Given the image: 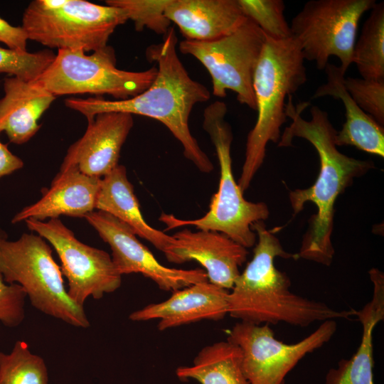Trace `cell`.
Segmentation results:
<instances>
[{
    "label": "cell",
    "instance_id": "cell-13",
    "mask_svg": "<svg viewBox=\"0 0 384 384\" xmlns=\"http://www.w3.org/2000/svg\"><path fill=\"white\" fill-rule=\"evenodd\" d=\"M112 250V260L117 272L123 274L139 273L153 281L160 289L176 291L193 284L208 281L203 269L183 270L161 265L137 238L133 230L113 215L94 210L84 216Z\"/></svg>",
    "mask_w": 384,
    "mask_h": 384
},
{
    "label": "cell",
    "instance_id": "cell-12",
    "mask_svg": "<svg viewBox=\"0 0 384 384\" xmlns=\"http://www.w3.org/2000/svg\"><path fill=\"white\" fill-rule=\"evenodd\" d=\"M25 222L30 230L36 232L54 248L61 262L62 274L68 279V294L77 304L84 307L88 297L99 299L120 287L122 275L116 270L111 256L102 250L80 242L60 220L28 219Z\"/></svg>",
    "mask_w": 384,
    "mask_h": 384
},
{
    "label": "cell",
    "instance_id": "cell-31",
    "mask_svg": "<svg viewBox=\"0 0 384 384\" xmlns=\"http://www.w3.org/2000/svg\"><path fill=\"white\" fill-rule=\"evenodd\" d=\"M26 33L22 26H14L0 17V42L9 48L27 50Z\"/></svg>",
    "mask_w": 384,
    "mask_h": 384
},
{
    "label": "cell",
    "instance_id": "cell-8",
    "mask_svg": "<svg viewBox=\"0 0 384 384\" xmlns=\"http://www.w3.org/2000/svg\"><path fill=\"white\" fill-rule=\"evenodd\" d=\"M156 74L155 66L143 71L117 68L114 50L107 45L88 55L82 50H58L53 62L33 82L55 97L108 95L122 100L146 90Z\"/></svg>",
    "mask_w": 384,
    "mask_h": 384
},
{
    "label": "cell",
    "instance_id": "cell-30",
    "mask_svg": "<svg viewBox=\"0 0 384 384\" xmlns=\"http://www.w3.org/2000/svg\"><path fill=\"white\" fill-rule=\"evenodd\" d=\"M26 293L17 284L6 282L0 274V321L7 327L20 325L25 318Z\"/></svg>",
    "mask_w": 384,
    "mask_h": 384
},
{
    "label": "cell",
    "instance_id": "cell-17",
    "mask_svg": "<svg viewBox=\"0 0 384 384\" xmlns=\"http://www.w3.org/2000/svg\"><path fill=\"white\" fill-rule=\"evenodd\" d=\"M100 182V178L82 174L76 167L60 169L50 187L42 190L41 198L16 213L11 222L45 221L61 215L84 218L96 209Z\"/></svg>",
    "mask_w": 384,
    "mask_h": 384
},
{
    "label": "cell",
    "instance_id": "cell-9",
    "mask_svg": "<svg viewBox=\"0 0 384 384\" xmlns=\"http://www.w3.org/2000/svg\"><path fill=\"white\" fill-rule=\"evenodd\" d=\"M375 0H311L292 20V37L304 60L324 70L331 56L336 57L346 74L353 63L358 23L371 10Z\"/></svg>",
    "mask_w": 384,
    "mask_h": 384
},
{
    "label": "cell",
    "instance_id": "cell-4",
    "mask_svg": "<svg viewBox=\"0 0 384 384\" xmlns=\"http://www.w3.org/2000/svg\"><path fill=\"white\" fill-rule=\"evenodd\" d=\"M307 80L304 58L293 38L266 36L252 80L257 117L247 137L245 160L238 186L244 193L262 165L270 142L278 143L287 121L286 99Z\"/></svg>",
    "mask_w": 384,
    "mask_h": 384
},
{
    "label": "cell",
    "instance_id": "cell-32",
    "mask_svg": "<svg viewBox=\"0 0 384 384\" xmlns=\"http://www.w3.org/2000/svg\"><path fill=\"white\" fill-rule=\"evenodd\" d=\"M23 166V161L0 141V178L21 169Z\"/></svg>",
    "mask_w": 384,
    "mask_h": 384
},
{
    "label": "cell",
    "instance_id": "cell-29",
    "mask_svg": "<svg viewBox=\"0 0 384 384\" xmlns=\"http://www.w3.org/2000/svg\"><path fill=\"white\" fill-rule=\"evenodd\" d=\"M343 85L357 105L380 125H384V80L347 77Z\"/></svg>",
    "mask_w": 384,
    "mask_h": 384
},
{
    "label": "cell",
    "instance_id": "cell-18",
    "mask_svg": "<svg viewBox=\"0 0 384 384\" xmlns=\"http://www.w3.org/2000/svg\"><path fill=\"white\" fill-rule=\"evenodd\" d=\"M165 14L186 40L195 41L229 35L247 18L238 0H169Z\"/></svg>",
    "mask_w": 384,
    "mask_h": 384
},
{
    "label": "cell",
    "instance_id": "cell-5",
    "mask_svg": "<svg viewBox=\"0 0 384 384\" xmlns=\"http://www.w3.org/2000/svg\"><path fill=\"white\" fill-rule=\"evenodd\" d=\"M227 112L226 104L221 101L211 103L203 112V127L215 149L220 172L218 189L210 199L208 211L195 220H181L166 213L159 220L166 225V230L193 225L198 230L220 232L247 249L257 242L251 226L267 219L270 210L264 202L245 200L235 180L230 156L233 137L230 125L225 120Z\"/></svg>",
    "mask_w": 384,
    "mask_h": 384
},
{
    "label": "cell",
    "instance_id": "cell-26",
    "mask_svg": "<svg viewBox=\"0 0 384 384\" xmlns=\"http://www.w3.org/2000/svg\"><path fill=\"white\" fill-rule=\"evenodd\" d=\"M245 16L274 40L292 37L282 0H238Z\"/></svg>",
    "mask_w": 384,
    "mask_h": 384
},
{
    "label": "cell",
    "instance_id": "cell-1",
    "mask_svg": "<svg viewBox=\"0 0 384 384\" xmlns=\"http://www.w3.org/2000/svg\"><path fill=\"white\" fill-rule=\"evenodd\" d=\"M287 100L285 113L292 123L281 134L278 146H292L294 138H303L315 148L320 161L319 173L314 183L307 188L296 189L289 193L294 215L302 211L308 202L313 203L317 208L316 213L309 220V228L303 235L297 258L330 266L335 254L331 235L336 201L353 183L355 178L365 175L374 169L375 165L373 161L348 156L337 149L334 142L337 131L325 110L312 105L311 119L306 120L302 113L310 102H302L294 105L292 95Z\"/></svg>",
    "mask_w": 384,
    "mask_h": 384
},
{
    "label": "cell",
    "instance_id": "cell-3",
    "mask_svg": "<svg viewBox=\"0 0 384 384\" xmlns=\"http://www.w3.org/2000/svg\"><path fill=\"white\" fill-rule=\"evenodd\" d=\"M251 228L257 242L252 260L229 292L228 315L257 325L285 323L300 327L354 316V309L336 310L323 302L293 293L289 277L276 268L274 259H297V255L283 249L264 221L254 223Z\"/></svg>",
    "mask_w": 384,
    "mask_h": 384
},
{
    "label": "cell",
    "instance_id": "cell-21",
    "mask_svg": "<svg viewBox=\"0 0 384 384\" xmlns=\"http://www.w3.org/2000/svg\"><path fill=\"white\" fill-rule=\"evenodd\" d=\"M95 208L107 213L129 226L137 236L151 243L166 256L176 240L150 226L143 218L133 185L123 165L101 178Z\"/></svg>",
    "mask_w": 384,
    "mask_h": 384
},
{
    "label": "cell",
    "instance_id": "cell-6",
    "mask_svg": "<svg viewBox=\"0 0 384 384\" xmlns=\"http://www.w3.org/2000/svg\"><path fill=\"white\" fill-rule=\"evenodd\" d=\"M128 21L125 11L85 0H34L22 28L28 40L57 50L93 52L107 46L114 30Z\"/></svg>",
    "mask_w": 384,
    "mask_h": 384
},
{
    "label": "cell",
    "instance_id": "cell-15",
    "mask_svg": "<svg viewBox=\"0 0 384 384\" xmlns=\"http://www.w3.org/2000/svg\"><path fill=\"white\" fill-rule=\"evenodd\" d=\"M172 236L176 242L166 256L169 262L195 260L204 267L209 282L229 291L232 289L240 267L247 260V248L214 230L184 229Z\"/></svg>",
    "mask_w": 384,
    "mask_h": 384
},
{
    "label": "cell",
    "instance_id": "cell-23",
    "mask_svg": "<svg viewBox=\"0 0 384 384\" xmlns=\"http://www.w3.org/2000/svg\"><path fill=\"white\" fill-rule=\"evenodd\" d=\"M176 375L181 380L200 384H250L242 370L241 351L228 340L203 347L193 364L177 368Z\"/></svg>",
    "mask_w": 384,
    "mask_h": 384
},
{
    "label": "cell",
    "instance_id": "cell-10",
    "mask_svg": "<svg viewBox=\"0 0 384 384\" xmlns=\"http://www.w3.org/2000/svg\"><path fill=\"white\" fill-rule=\"evenodd\" d=\"M265 33L251 20L235 31L211 41H181V53L199 60L212 80L213 95L225 97L235 92L237 100L256 111L252 87L254 73L266 40Z\"/></svg>",
    "mask_w": 384,
    "mask_h": 384
},
{
    "label": "cell",
    "instance_id": "cell-2",
    "mask_svg": "<svg viewBox=\"0 0 384 384\" xmlns=\"http://www.w3.org/2000/svg\"><path fill=\"white\" fill-rule=\"evenodd\" d=\"M178 38L170 27L161 43L147 47L146 60L156 63L157 74L151 85L140 94L122 100L103 98H68L65 105L83 114L87 122L103 112H119L155 119L164 124L181 144L183 154L203 173L213 165L193 137L188 126L193 107L208 101V89L188 75L177 54Z\"/></svg>",
    "mask_w": 384,
    "mask_h": 384
},
{
    "label": "cell",
    "instance_id": "cell-14",
    "mask_svg": "<svg viewBox=\"0 0 384 384\" xmlns=\"http://www.w3.org/2000/svg\"><path fill=\"white\" fill-rule=\"evenodd\" d=\"M134 125L133 115L109 112L87 122L83 136L68 148L60 169L76 167L102 178L119 164L121 149Z\"/></svg>",
    "mask_w": 384,
    "mask_h": 384
},
{
    "label": "cell",
    "instance_id": "cell-24",
    "mask_svg": "<svg viewBox=\"0 0 384 384\" xmlns=\"http://www.w3.org/2000/svg\"><path fill=\"white\" fill-rule=\"evenodd\" d=\"M362 78L384 80V3H375L356 41L353 63Z\"/></svg>",
    "mask_w": 384,
    "mask_h": 384
},
{
    "label": "cell",
    "instance_id": "cell-19",
    "mask_svg": "<svg viewBox=\"0 0 384 384\" xmlns=\"http://www.w3.org/2000/svg\"><path fill=\"white\" fill-rule=\"evenodd\" d=\"M4 96L0 99V134L9 141L22 144L39 130L38 121L55 97L34 82L16 77L4 80Z\"/></svg>",
    "mask_w": 384,
    "mask_h": 384
},
{
    "label": "cell",
    "instance_id": "cell-16",
    "mask_svg": "<svg viewBox=\"0 0 384 384\" xmlns=\"http://www.w3.org/2000/svg\"><path fill=\"white\" fill-rule=\"evenodd\" d=\"M229 292L208 281L198 282L173 292L161 302L133 311L129 319L134 321L159 319V331L201 320H220L228 314Z\"/></svg>",
    "mask_w": 384,
    "mask_h": 384
},
{
    "label": "cell",
    "instance_id": "cell-25",
    "mask_svg": "<svg viewBox=\"0 0 384 384\" xmlns=\"http://www.w3.org/2000/svg\"><path fill=\"white\" fill-rule=\"evenodd\" d=\"M43 358L33 353L28 343L17 341L9 353L0 351V384H48Z\"/></svg>",
    "mask_w": 384,
    "mask_h": 384
},
{
    "label": "cell",
    "instance_id": "cell-7",
    "mask_svg": "<svg viewBox=\"0 0 384 384\" xmlns=\"http://www.w3.org/2000/svg\"><path fill=\"white\" fill-rule=\"evenodd\" d=\"M0 274L6 282L20 285L41 312L75 327L90 326L84 307L69 297L60 267L40 235L23 233L16 240L1 241Z\"/></svg>",
    "mask_w": 384,
    "mask_h": 384
},
{
    "label": "cell",
    "instance_id": "cell-22",
    "mask_svg": "<svg viewBox=\"0 0 384 384\" xmlns=\"http://www.w3.org/2000/svg\"><path fill=\"white\" fill-rule=\"evenodd\" d=\"M354 316L363 326L361 343L348 359H341L336 368H330L325 377V384H374L373 369V333L375 326L384 319V288L373 287L370 302L361 309H354Z\"/></svg>",
    "mask_w": 384,
    "mask_h": 384
},
{
    "label": "cell",
    "instance_id": "cell-33",
    "mask_svg": "<svg viewBox=\"0 0 384 384\" xmlns=\"http://www.w3.org/2000/svg\"><path fill=\"white\" fill-rule=\"evenodd\" d=\"M7 234L0 226V242L4 240H7Z\"/></svg>",
    "mask_w": 384,
    "mask_h": 384
},
{
    "label": "cell",
    "instance_id": "cell-28",
    "mask_svg": "<svg viewBox=\"0 0 384 384\" xmlns=\"http://www.w3.org/2000/svg\"><path fill=\"white\" fill-rule=\"evenodd\" d=\"M55 54L50 50L35 53L0 47V73L32 82L53 62Z\"/></svg>",
    "mask_w": 384,
    "mask_h": 384
},
{
    "label": "cell",
    "instance_id": "cell-11",
    "mask_svg": "<svg viewBox=\"0 0 384 384\" xmlns=\"http://www.w3.org/2000/svg\"><path fill=\"white\" fill-rule=\"evenodd\" d=\"M336 330V320H326L304 338L288 344L277 339L268 324L239 321L227 340L240 348L242 370L250 384H284L297 363L328 343Z\"/></svg>",
    "mask_w": 384,
    "mask_h": 384
},
{
    "label": "cell",
    "instance_id": "cell-27",
    "mask_svg": "<svg viewBox=\"0 0 384 384\" xmlns=\"http://www.w3.org/2000/svg\"><path fill=\"white\" fill-rule=\"evenodd\" d=\"M169 0H107V5L125 11L128 20L133 21L137 31L145 28L165 36L171 21L165 14Z\"/></svg>",
    "mask_w": 384,
    "mask_h": 384
},
{
    "label": "cell",
    "instance_id": "cell-20",
    "mask_svg": "<svg viewBox=\"0 0 384 384\" xmlns=\"http://www.w3.org/2000/svg\"><path fill=\"white\" fill-rule=\"evenodd\" d=\"M324 71L326 82L316 90L311 98L331 96L342 102L346 121L341 129L336 133L335 144L337 146H353L383 158V127L363 112L350 96L343 85L345 74L339 66L328 63Z\"/></svg>",
    "mask_w": 384,
    "mask_h": 384
}]
</instances>
